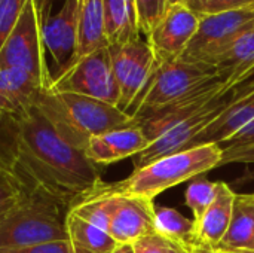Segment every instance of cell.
Listing matches in <instances>:
<instances>
[{
    "instance_id": "obj_38",
    "label": "cell",
    "mask_w": 254,
    "mask_h": 253,
    "mask_svg": "<svg viewBox=\"0 0 254 253\" xmlns=\"http://www.w3.org/2000/svg\"><path fill=\"white\" fill-rule=\"evenodd\" d=\"M113 253H135L132 245H118Z\"/></svg>"
},
{
    "instance_id": "obj_5",
    "label": "cell",
    "mask_w": 254,
    "mask_h": 253,
    "mask_svg": "<svg viewBox=\"0 0 254 253\" xmlns=\"http://www.w3.org/2000/svg\"><path fill=\"white\" fill-rule=\"evenodd\" d=\"M79 0H64L61 9L40 24L46 88L49 89L79 60L77 58Z\"/></svg>"
},
{
    "instance_id": "obj_24",
    "label": "cell",
    "mask_w": 254,
    "mask_h": 253,
    "mask_svg": "<svg viewBox=\"0 0 254 253\" xmlns=\"http://www.w3.org/2000/svg\"><path fill=\"white\" fill-rule=\"evenodd\" d=\"M155 233L171 239L190 251L198 246L195 221L171 207H158L155 210Z\"/></svg>"
},
{
    "instance_id": "obj_29",
    "label": "cell",
    "mask_w": 254,
    "mask_h": 253,
    "mask_svg": "<svg viewBox=\"0 0 254 253\" xmlns=\"http://www.w3.org/2000/svg\"><path fill=\"white\" fill-rule=\"evenodd\" d=\"M134 252L135 253H190L192 251L185 248L183 245L167 239L158 233H150L140 240H137L134 245Z\"/></svg>"
},
{
    "instance_id": "obj_39",
    "label": "cell",
    "mask_w": 254,
    "mask_h": 253,
    "mask_svg": "<svg viewBox=\"0 0 254 253\" xmlns=\"http://www.w3.org/2000/svg\"><path fill=\"white\" fill-rule=\"evenodd\" d=\"M16 201H18V200H16ZM16 201H15V203H16ZM15 203H9V204H3V206H0V219H1L7 212H9V209H10Z\"/></svg>"
},
{
    "instance_id": "obj_19",
    "label": "cell",
    "mask_w": 254,
    "mask_h": 253,
    "mask_svg": "<svg viewBox=\"0 0 254 253\" xmlns=\"http://www.w3.org/2000/svg\"><path fill=\"white\" fill-rule=\"evenodd\" d=\"M235 195L237 192H234L228 183L217 182V191L211 206L204 216L195 222L198 245L211 249L219 248L231 224Z\"/></svg>"
},
{
    "instance_id": "obj_34",
    "label": "cell",
    "mask_w": 254,
    "mask_h": 253,
    "mask_svg": "<svg viewBox=\"0 0 254 253\" xmlns=\"http://www.w3.org/2000/svg\"><path fill=\"white\" fill-rule=\"evenodd\" d=\"M22 195L12 186L0 183V206L3 204H9V203H15L16 200H19Z\"/></svg>"
},
{
    "instance_id": "obj_17",
    "label": "cell",
    "mask_w": 254,
    "mask_h": 253,
    "mask_svg": "<svg viewBox=\"0 0 254 253\" xmlns=\"http://www.w3.org/2000/svg\"><path fill=\"white\" fill-rule=\"evenodd\" d=\"M45 89L36 78L13 67H0V115L16 116L31 107Z\"/></svg>"
},
{
    "instance_id": "obj_14",
    "label": "cell",
    "mask_w": 254,
    "mask_h": 253,
    "mask_svg": "<svg viewBox=\"0 0 254 253\" xmlns=\"http://www.w3.org/2000/svg\"><path fill=\"white\" fill-rule=\"evenodd\" d=\"M113 188V206L109 234L118 245H134L141 237L155 231L153 201L144 197L128 195Z\"/></svg>"
},
{
    "instance_id": "obj_25",
    "label": "cell",
    "mask_w": 254,
    "mask_h": 253,
    "mask_svg": "<svg viewBox=\"0 0 254 253\" xmlns=\"http://www.w3.org/2000/svg\"><path fill=\"white\" fill-rule=\"evenodd\" d=\"M15 163H16V119L15 116L0 115V183L12 186L21 194L15 180Z\"/></svg>"
},
{
    "instance_id": "obj_3",
    "label": "cell",
    "mask_w": 254,
    "mask_h": 253,
    "mask_svg": "<svg viewBox=\"0 0 254 253\" xmlns=\"http://www.w3.org/2000/svg\"><path fill=\"white\" fill-rule=\"evenodd\" d=\"M222 160L223 148L220 145H198L135 169L127 179L113 185L122 194L144 197L153 201L167 189L222 167Z\"/></svg>"
},
{
    "instance_id": "obj_40",
    "label": "cell",
    "mask_w": 254,
    "mask_h": 253,
    "mask_svg": "<svg viewBox=\"0 0 254 253\" xmlns=\"http://www.w3.org/2000/svg\"><path fill=\"white\" fill-rule=\"evenodd\" d=\"M168 1V6H173V4H185L186 0H167Z\"/></svg>"
},
{
    "instance_id": "obj_1",
    "label": "cell",
    "mask_w": 254,
    "mask_h": 253,
    "mask_svg": "<svg viewBox=\"0 0 254 253\" xmlns=\"http://www.w3.org/2000/svg\"><path fill=\"white\" fill-rule=\"evenodd\" d=\"M15 119V180L22 195H42L68 210L103 183L98 166L67 143L36 103Z\"/></svg>"
},
{
    "instance_id": "obj_30",
    "label": "cell",
    "mask_w": 254,
    "mask_h": 253,
    "mask_svg": "<svg viewBox=\"0 0 254 253\" xmlns=\"http://www.w3.org/2000/svg\"><path fill=\"white\" fill-rule=\"evenodd\" d=\"M28 0H0V49L15 28Z\"/></svg>"
},
{
    "instance_id": "obj_9",
    "label": "cell",
    "mask_w": 254,
    "mask_h": 253,
    "mask_svg": "<svg viewBox=\"0 0 254 253\" xmlns=\"http://www.w3.org/2000/svg\"><path fill=\"white\" fill-rule=\"evenodd\" d=\"M49 89L86 95L118 107L121 92L113 73L109 46L79 58Z\"/></svg>"
},
{
    "instance_id": "obj_33",
    "label": "cell",
    "mask_w": 254,
    "mask_h": 253,
    "mask_svg": "<svg viewBox=\"0 0 254 253\" xmlns=\"http://www.w3.org/2000/svg\"><path fill=\"white\" fill-rule=\"evenodd\" d=\"M254 142V119H252L249 124H246L228 143H225V146H243V145H249Z\"/></svg>"
},
{
    "instance_id": "obj_12",
    "label": "cell",
    "mask_w": 254,
    "mask_h": 253,
    "mask_svg": "<svg viewBox=\"0 0 254 253\" xmlns=\"http://www.w3.org/2000/svg\"><path fill=\"white\" fill-rule=\"evenodd\" d=\"M229 100H231V92L228 95L214 100L192 118L174 125L167 133L159 136L156 140L150 142L149 146L141 154L134 157V170L141 169L158 158L173 155L176 152L190 148L193 139L220 115V112L228 106Z\"/></svg>"
},
{
    "instance_id": "obj_23",
    "label": "cell",
    "mask_w": 254,
    "mask_h": 253,
    "mask_svg": "<svg viewBox=\"0 0 254 253\" xmlns=\"http://www.w3.org/2000/svg\"><path fill=\"white\" fill-rule=\"evenodd\" d=\"M104 31L109 45L129 43L141 37L134 0H103Z\"/></svg>"
},
{
    "instance_id": "obj_32",
    "label": "cell",
    "mask_w": 254,
    "mask_h": 253,
    "mask_svg": "<svg viewBox=\"0 0 254 253\" xmlns=\"http://www.w3.org/2000/svg\"><path fill=\"white\" fill-rule=\"evenodd\" d=\"M0 253H70L67 242H52L24 248H7L0 249Z\"/></svg>"
},
{
    "instance_id": "obj_41",
    "label": "cell",
    "mask_w": 254,
    "mask_h": 253,
    "mask_svg": "<svg viewBox=\"0 0 254 253\" xmlns=\"http://www.w3.org/2000/svg\"><path fill=\"white\" fill-rule=\"evenodd\" d=\"M223 253H254V251H238V252H223Z\"/></svg>"
},
{
    "instance_id": "obj_16",
    "label": "cell",
    "mask_w": 254,
    "mask_h": 253,
    "mask_svg": "<svg viewBox=\"0 0 254 253\" xmlns=\"http://www.w3.org/2000/svg\"><path fill=\"white\" fill-rule=\"evenodd\" d=\"M254 119V88L247 92H232L228 106L220 112V115L205 127L192 142V146L216 143H228L246 124Z\"/></svg>"
},
{
    "instance_id": "obj_28",
    "label": "cell",
    "mask_w": 254,
    "mask_h": 253,
    "mask_svg": "<svg viewBox=\"0 0 254 253\" xmlns=\"http://www.w3.org/2000/svg\"><path fill=\"white\" fill-rule=\"evenodd\" d=\"M185 4L201 15L254 9V0H186Z\"/></svg>"
},
{
    "instance_id": "obj_37",
    "label": "cell",
    "mask_w": 254,
    "mask_h": 253,
    "mask_svg": "<svg viewBox=\"0 0 254 253\" xmlns=\"http://www.w3.org/2000/svg\"><path fill=\"white\" fill-rule=\"evenodd\" d=\"M190 253H223V252H220V251H217V249H211V248H207V246H201V245H198V246H195V248L192 249V252Z\"/></svg>"
},
{
    "instance_id": "obj_35",
    "label": "cell",
    "mask_w": 254,
    "mask_h": 253,
    "mask_svg": "<svg viewBox=\"0 0 254 253\" xmlns=\"http://www.w3.org/2000/svg\"><path fill=\"white\" fill-rule=\"evenodd\" d=\"M55 1L57 0H34L36 10H37V18H39L40 24L52 13V6L55 4Z\"/></svg>"
},
{
    "instance_id": "obj_31",
    "label": "cell",
    "mask_w": 254,
    "mask_h": 253,
    "mask_svg": "<svg viewBox=\"0 0 254 253\" xmlns=\"http://www.w3.org/2000/svg\"><path fill=\"white\" fill-rule=\"evenodd\" d=\"M231 163L241 164H254V142L243 146H226L223 148V160L222 166Z\"/></svg>"
},
{
    "instance_id": "obj_20",
    "label": "cell",
    "mask_w": 254,
    "mask_h": 253,
    "mask_svg": "<svg viewBox=\"0 0 254 253\" xmlns=\"http://www.w3.org/2000/svg\"><path fill=\"white\" fill-rule=\"evenodd\" d=\"M217 251H254V192L235 195L231 224Z\"/></svg>"
},
{
    "instance_id": "obj_15",
    "label": "cell",
    "mask_w": 254,
    "mask_h": 253,
    "mask_svg": "<svg viewBox=\"0 0 254 253\" xmlns=\"http://www.w3.org/2000/svg\"><path fill=\"white\" fill-rule=\"evenodd\" d=\"M141 128L134 125L116 128L89 139L85 155L95 166H109L131 157H137L149 146Z\"/></svg>"
},
{
    "instance_id": "obj_6",
    "label": "cell",
    "mask_w": 254,
    "mask_h": 253,
    "mask_svg": "<svg viewBox=\"0 0 254 253\" xmlns=\"http://www.w3.org/2000/svg\"><path fill=\"white\" fill-rule=\"evenodd\" d=\"M217 78L216 69L202 63H189L185 60L156 61V67L132 112V116L162 107Z\"/></svg>"
},
{
    "instance_id": "obj_22",
    "label": "cell",
    "mask_w": 254,
    "mask_h": 253,
    "mask_svg": "<svg viewBox=\"0 0 254 253\" xmlns=\"http://www.w3.org/2000/svg\"><path fill=\"white\" fill-rule=\"evenodd\" d=\"M107 46L109 42L104 31V1L79 0L77 58Z\"/></svg>"
},
{
    "instance_id": "obj_36",
    "label": "cell",
    "mask_w": 254,
    "mask_h": 253,
    "mask_svg": "<svg viewBox=\"0 0 254 253\" xmlns=\"http://www.w3.org/2000/svg\"><path fill=\"white\" fill-rule=\"evenodd\" d=\"M254 88V66L250 69V72L244 76V79L241 81V84L238 85V86H235L232 91L234 92H247V91H250V89H253Z\"/></svg>"
},
{
    "instance_id": "obj_8",
    "label": "cell",
    "mask_w": 254,
    "mask_h": 253,
    "mask_svg": "<svg viewBox=\"0 0 254 253\" xmlns=\"http://www.w3.org/2000/svg\"><path fill=\"white\" fill-rule=\"evenodd\" d=\"M113 73L119 86V109L129 116L156 67V57L146 39L129 43L109 45Z\"/></svg>"
},
{
    "instance_id": "obj_13",
    "label": "cell",
    "mask_w": 254,
    "mask_h": 253,
    "mask_svg": "<svg viewBox=\"0 0 254 253\" xmlns=\"http://www.w3.org/2000/svg\"><path fill=\"white\" fill-rule=\"evenodd\" d=\"M199 24V15L186 4L168 6L165 15L146 37L156 61H171L183 55Z\"/></svg>"
},
{
    "instance_id": "obj_27",
    "label": "cell",
    "mask_w": 254,
    "mask_h": 253,
    "mask_svg": "<svg viewBox=\"0 0 254 253\" xmlns=\"http://www.w3.org/2000/svg\"><path fill=\"white\" fill-rule=\"evenodd\" d=\"M137 22L141 36L147 37L168 9L167 0H134Z\"/></svg>"
},
{
    "instance_id": "obj_7",
    "label": "cell",
    "mask_w": 254,
    "mask_h": 253,
    "mask_svg": "<svg viewBox=\"0 0 254 253\" xmlns=\"http://www.w3.org/2000/svg\"><path fill=\"white\" fill-rule=\"evenodd\" d=\"M254 27V9L201 15L195 36L180 60L211 66L234 40Z\"/></svg>"
},
{
    "instance_id": "obj_4",
    "label": "cell",
    "mask_w": 254,
    "mask_h": 253,
    "mask_svg": "<svg viewBox=\"0 0 254 253\" xmlns=\"http://www.w3.org/2000/svg\"><path fill=\"white\" fill-rule=\"evenodd\" d=\"M67 212L46 197L22 195L0 219V249L65 242Z\"/></svg>"
},
{
    "instance_id": "obj_11",
    "label": "cell",
    "mask_w": 254,
    "mask_h": 253,
    "mask_svg": "<svg viewBox=\"0 0 254 253\" xmlns=\"http://www.w3.org/2000/svg\"><path fill=\"white\" fill-rule=\"evenodd\" d=\"M228 95L225 86L219 78H214L201 86L195 88L189 94L153 110L138 113L134 118V124L141 128L149 142L156 140L174 125L192 118L214 100Z\"/></svg>"
},
{
    "instance_id": "obj_10",
    "label": "cell",
    "mask_w": 254,
    "mask_h": 253,
    "mask_svg": "<svg viewBox=\"0 0 254 253\" xmlns=\"http://www.w3.org/2000/svg\"><path fill=\"white\" fill-rule=\"evenodd\" d=\"M0 67H13L27 72L46 88L40 42V22L37 18L34 0L27 1L15 28L1 46Z\"/></svg>"
},
{
    "instance_id": "obj_21",
    "label": "cell",
    "mask_w": 254,
    "mask_h": 253,
    "mask_svg": "<svg viewBox=\"0 0 254 253\" xmlns=\"http://www.w3.org/2000/svg\"><path fill=\"white\" fill-rule=\"evenodd\" d=\"M65 242L70 253H113L118 246L107 231L89 224L70 210L65 216Z\"/></svg>"
},
{
    "instance_id": "obj_2",
    "label": "cell",
    "mask_w": 254,
    "mask_h": 253,
    "mask_svg": "<svg viewBox=\"0 0 254 253\" xmlns=\"http://www.w3.org/2000/svg\"><path fill=\"white\" fill-rule=\"evenodd\" d=\"M36 106L67 143L83 152L91 137L134 125V118L119 107L71 92L45 88L39 94Z\"/></svg>"
},
{
    "instance_id": "obj_26",
    "label": "cell",
    "mask_w": 254,
    "mask_h": 253,
    "mask_svg": "<svg viewBox=\"0 0 254 253\" xmlns=\"http://www.w3.org/2000/svg\"><path fill=\"white\" fill-rule=\"evenodd\" d=\"M217 191V182L195 180L186 191V206L193 215V221L198 222L211 206Z\"/></svg>"
},
{
    "instance_id": "obj_18",
    "label": "cell",
    "mask_w": 254,
    "mask_h": 253,
    "mask_svg": "<svg viewBox=\"0 0 254 253\" xmlns=\"http://www.w3.org/2000/svg\"><path fill=\"white\" fill-rule=\"evenodd\" d=\"M211 66L216 69V75L223 84L225 92L229 94L241 84L254 66V27L220 52Z\"/></svg>"
}]
</instances>
